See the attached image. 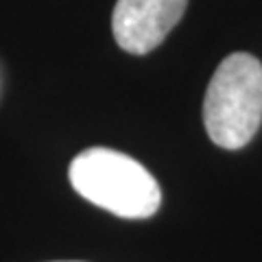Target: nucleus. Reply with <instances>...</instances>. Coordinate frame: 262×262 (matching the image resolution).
I'll use <instances>...</instances> for the list:
<instances>
[{"label": "nucleus", "mask_w": 262, "mask_h": 262, "mask_svg": "<svg viewBox=\"0 0 262 262\" xmlns=\"http://www.w3.org/2000/svg\"><path fill=\"white\" fill-rule=\"evenodd\" d=\"M188 0H118L112 15L116 44L131 55L155 51L182 20Z\"/></svg>", "instance_id": "7ed1b4c3"}, {"label": "nucleus", "mask_w": 262, "mask_h": 262, "mask_svg": "<svg viewBox=\"0 0 262 262\" xmlns=\"http://www.w3.org/2000/svg\"><path fill=\"white\" fill-rule=\"evenodd\" d=\"M203 122L210 140L221 149H243L262 122V63L253 55L225 57L212 77Z\"/></svg>", "instance_id": "f03ea898"}, {"label": "nucleus", "mask_w": 262, "mask_h": 262, "mask_svg": "<svg viewBox=\"0 0 262 262\" xmlns=\"http://www.w3.org/2000/svg\"><path fill=\"white\" fill-rule=\"evenodd\" d=\"M70 184L83 199L122 219H149L162 203L158 182L140 162L103 146L72 160Z\"/></svg>", "instance_id": "f257e3e1"}]
</instances>
